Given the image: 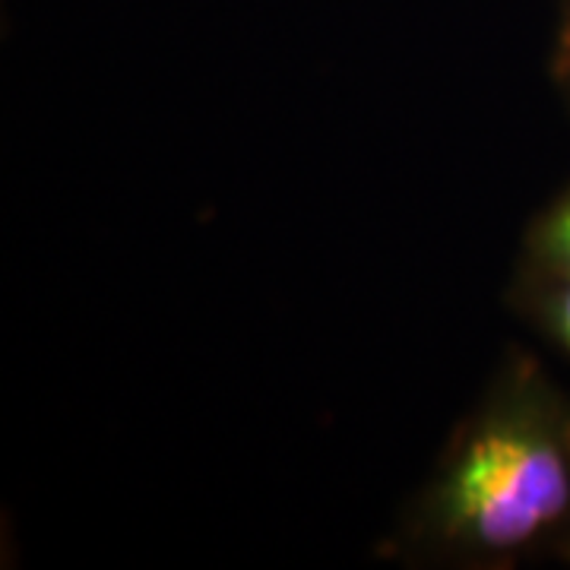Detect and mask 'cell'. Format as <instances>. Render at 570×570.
<instances>
[{"instance_id": "4", "label": "cell", "mask_w": 570, "mask_h": 570, "mask_svg": "<svg viewBox=\"0 0 570 570\" xmlns=\"http://www.w3.org/2000/svg\"><path fill=\"white\" fill-rule=\"evenodd\" d=\"M551 80L570 108V0L558 3V22L551 39Z\"/></svg>"}, {"instance_id": "3", "label": "cell", "mask_w": 570, "mask_h": 570, "mask_svg": "<svg viewBox=\"0 0 570 570\" xmlns=\"http://www.w3.org/2000/svg\"><path fill=\"white\" fill-rule=\"evenodd\" d=\"M520 307L551 343L570 355V276L520 273Z\"/></svg>"}, {"instance_id": "1", "label": "cell", "mask_w": 570, "mask_h": 570, "mask_svg": "<svg viewBox=\"0 0 570 570\" xmlns=\"http://www.w3.org/2000/svg\"><path fill=\"white\" fill-rule=\"evenodd\" d=\"M568 520L570 396L535 362L510 358L409 508L400 546L494 568Z\"/></svg>"}, {"instance_id": "5", "label": "cell", "mask_w": 570, "mask_h": 570, "mask_svg": "<svg viewBox=\"0 0 570 570\" xmlns=\"http://www.w3.org/2000/svg\"><path fill=\"white\" fill-rule=\"evenodd\" d=\"M561 535H564V554L570 558V520H568V527H564V532H561Z\"/></svg>"}, {"instance_id": "2", "label": "cell", "mask_w": 570, "mask_h": 570, "mask_svg": "<svg viewBox=\"0 0 570 570\" xmlns=\"http://www.w3.org/2000/svg\"><path fill=\"white\" fill-rule=\"evenodd\" d=\"M520 273L570 276V187L532 223Z\"/></svg>"}]
</instances>
